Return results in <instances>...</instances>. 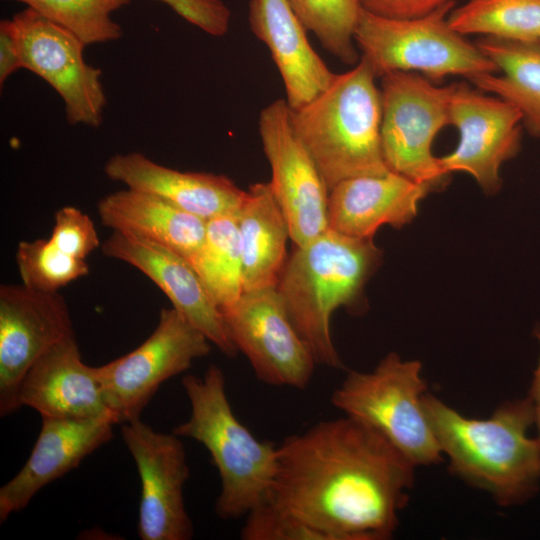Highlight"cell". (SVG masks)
Listing matches in <instances>:
<instances>
[{
	"label": "cell",
	"mask_w": 540,
	"mask_h": 540,
	"mask_svg": "<svg viewBox=\"0 0 540 540\" xmlns=\"http://www.w3.org/2000/svg\"><path fill=\"white\" fill-rule=\"evenodd\" d=\"M535 336L540 346V325L535 328ZM527 396L530 398L532 403L534 424L536 425L538 431L537 439L540 442V355Z\"/></svg>",
	"instance_id": "35"
},
{
	"label": "cell",
	"mask_w": 540,
	"mask_h": 540,
	"mask_svg": "<svg viewBox=\"0 0 540 540\" xmlns=\"http://www.w3.org/2000/svg\"><path fill=\"white\" fill-rule=\"evenodd\" d=\"M448 20L464 36L540 45V0H466Z\"/></svg>",
	"instance_id": "26"
},
{
	"label": "cell",
	"mask_w": 540,
	"mask_h": 540,
	"mask_svg": "<svg viewBox=\"0 0 540 540\" xmlns=\"http://www.w3.org/2000/svg\"><path fill=\"white\" fill-rule=\"evenodd\" d=\"M179 16L212 36H223L229 28L231 13L221 0H158Z\"/></svg>",
	"instance_id": "32"
},
{
	"label": "cell",
	"mask_w": 540,
	"mask_h": 540,
	"mask_svg": "<svg viewBox=\"0 0 540 540\" xmlns=\"http://www.w3.org/2000/svg\"><path fill=\"white\" fill-rule=\"evenodd\" d=\"M12 19L19 36L21 68L41 77L61 96L70 125L100 126L106 105L102 71L86 63V45L29 7Z\"/></svg>",
	"instance_id": "13"
},
{
	"label": "cell",
	"mask_w": 540,
	"mask_h": 540,
	"mask_svg": "<svg viewBox=\"0 0 540 540\" xmlns=\"http://www.w3.org/2000/svg\"><path fill=\"white\" fill-rule=\"evenodd\" d=\"M369 64L335 74L310 102L291 110L292 127L329 191L339 182L390 171L381 146V95Z\"/></svg>",
	"instance_id": "4"
},
{
	"label": "cell",
	"mask_w": 540,
	"mask_h": 540,
	"mask_svg": "<svg viewBox=\"0 0 540 540\" xmlns=\"http://www.w3.org/2000/svg\"><path fill=\"white\" fill-rule=\"evenodd\" d=\"M454 7L455 1H451L414 19L381 17L362 8L354 32L360 57L377 78L402 71L436 83L451 75L470 80L497 73V67L480 47L451 27L448 18Z\"/></svg>",
	"instance_id": "7"
},
{
	"label": "cell",
	"mask_w": 540,
	"mask_h": 540,
	"mask_svg": "<svg viewBox=\"0 0 540 540\" xmlns=\"http://www.w3.org/2000/svg\"><path fill=\"white\" fill-rule=\"evenodd\" d=\"M476 44L500 74H481L469 81L479 90L514 105L522 116L523 127L533 136H540V45L492 37H481Z\"/></svg>",
	"instance_id": "24"
},
{
	"label": "cell",
	"mask_w": 540,
	"mask_h": 540,
	"mask_svg": "<svg viewBox=\"0 0 540 540\" xmlns=\"http://www.w3.org/2000/svg\"><path fill=\"white\" fill-rule=\"evenodd\" d=\"M18 401L20 407H31L41 417L114 416L106 405L94 367L81 360L75 334L34 362L20 383Z\"/></svg>",
	"instance_id": "18"
},
{
	"label": "cell",
	"mask_w": 540,
	"mask_h": 540,
	"mask_svg": "<svg viewBox=\"0 0 540 540\" xmlns=\"http://www.w3.org/2000/svg\"><path fill=\"white\" fill-rule=\"evenodd\" d=\"M292 9L321 45L341 62L360 60L354 32L362 7L359 0H288Z\"/></svg>",
	"instance_id": "27"
},
{
	"label": "cell",
	"mask_w": 540,
	"mask_h": 540,
	"mask_svg": "<svg viewBox=\"0 0 540 540\" xmlns=\"http://www.w3.org/2000/svg\"><path fill=\"white\" fill-rule=\"evenodd\" d=\"M75 334L68 305L59 292L22 283L0 287V415L20 408V383L34 362Z\"/></svg>",
	"instance_id": "15"
},
{
	"label": "cell",
	"mask_w": 540,
	"mask_h": 540,
	"mask_svg": "<svg viewBox=\"0 0 540 540\" xmlns=\"http://www.w3.org/2000/svg\"><path fill=\"white\" fill-rule=\"evenodd\" d=\"M449 124L457 128L459 142L439 157L445 173L470 174L486 194L501 187L500 168L520 150L522 116L508 101L454 83L449 103Z\"/></svg>",
	"instance_id": "14"
},
{
	"label": "cell",
	"mask_w": 540,
	"mask_h": 540,
	"mask_svg": "<svg viewBox=\"0 0 540 540\" xmlns=\"http://www.w3.org/2000/svg\"><path fill=\"white\" fill-rule=\"evenodd\" d=\"M249 23L270 51L291 110L301 108L330 85L335 74L311 46L288 0H251Z\"/></svg>",
	"instance_id": "21"
},
{
	"label": "cell",
	"mask_w": 540,
	"mask_h": 540,
	"mask_svg": "<svg viewBox=\"0 0 540 540\" xmlns=\"http://www.w3.org/2000/svg\"><path fill=\"white\" fill-rule=\"evenodd\" d=\"M102 253L132 265L152 280L189 323L224 355L238 353L221 310L214 304L199 276L180 254L133 234L113 231L101 244Z\"/></svg>",
	"instance_id": "16"
},
{
	"label": "cell",
	"mask_w": 540,
	"mask_h": 540,
	"mask_svg": "<svg viewBox=\"0 0 540 540\" xmlns=\"http://www.w3.org/2000/svg\"><path fill=\"white\" fill-rule=\"evenodd\" d=\"M16 263L22 284L41 292H58L89 273L85 260L64 253L50 239L19 242Z\"/></svg>",
	"instance_id": "29"
},
{
	"label": "cell",
	"mask_w": 540,
	"mask_h": 540,
	"mask_svg": "<svg viewBox=\"0 0 540 540\" xmlns=\"http://www.w3.org/2000/svg\"><path fill=\"white\" fill-rule=\"evenodd\" d=\"M455 0H359L369 13L391 19L423 17Z\"/></svg>",
	"instance_id": "33"
},
{
	"label": "cell",
	"mask_w": 540,
	"mask_h": 540,
	"mask_svg": "<svg viewBox=\"0 0 540 540\" xmlns=\"http://www.w3.org/2000/svg\"><path fill=\"white\" fill-rule=\"evenodd\" d=\"M221 312L235 347L260 381L297 389L309 385L317 363L276 287L244 291Z\"/></svg>",
	"instance_id": "10"
},
{
	"label": "cell",
	"mask_w": 540,
	"mask_h": 540,
	"mask_svg": "<svg viewBox=\"0 0 540 540\" xmlns=\"http://www.w3.org/2000/svg\"><path fill=\"white\" fill-rule=\"evenodd\" d=\"M121 435L140 478V539H191L194 529L183 497L189 466L181 437L158 432L140 418L122 423Z\"/></svg>",
	"instance_id": "12"
},
{
	"label": "cell",
	"mask_w": 540,
	"mask_h": 540,
	"mask_svg": "<svg viewBox=\"0 0 540 540\" xmlns=\"http://www.w3.org/2000/svg\"><path fill=\"white\" fill-rule=\"evenodd\" d=\"M415 468L375 429L344 415L283 440L271 498L330 540H387Z\"/></svg>",
	"instance_id": "1"
},
{
	"label": "cell",
	"mask_w": 540,
	"mask_h": 540,
	"mask_svg": "<svg viewBox=\"0 0 540 540\" xmlns=\"http://www.w3.org/2000/svg\"><path fill=\"white\" fill-rule=\"evenodd\" d=\"M104 172L127 188L162 197L204 220L238 215L246 196L223 174L178 171L138 152L112 156Z\"/></svg>",
	"instance_id": "19"
},
{
	"label": "cell",
	"mask_w": 540,
	"mask_h": 540,
	"mask_svg": "<svg viewBox=\"0 0 540 540\" xmlns=\"http://www.w3.org/2000/svg\"><path fill=\"white\" fill-rule=\"evenodd\" d=\"M259 134L271 168L268 182L295 246L328 230L329 189L312 157L297 137L291 109L278 99L261 110Z\"/></svg>",
	"instance_id": "11"
},
{
	"label": "cell",
	"mask_w": 540,
	"mask_h": 540,
	"mask_svg": "<svg viewBox=\"0 0 540 540\" xmlns=\"http://www.w3.org/2000/svg\"><path fill=\"white\" fill-rule=\"evenodd\" d=\"M209 339L175 308H163L157 326L136 349L94 367L117 424L139 419L160 385L211 351Z\"/></svg>",
	"instance_id": "9"
},
{
	"label": "cell",
	"mask_w": 540,
	"mask_h": 540,
	"mask_svg": "<svg viewBox=\"0 0 540 540\" xmlns=\"http://www.w3.org/2000/svg\"><path fill=\"white\" fill-rule=\"evenodd\" d=\"M243 540H330L329 537L271 497L246 514Z\"/></svg>",
	"instance_id": "30"
},
{
	"label": "cell",
	"mask_w": 540,
	"mask_h": 540,
	"mask_svg": "<svg viewBox=\"0 0 540 540\" xmlns=\"http://www.w3.org/2000/svg\"><path fill=\"white\" fill-rule=\"evenodd\" d=\"M225 376L211 364L203 377L186 375L182 386L191 413L173 433L191 438L209 451L221 488L216 514L237 519L272 495L278 467V446L257 439L235 416L226 394Z\"/></svg>",
	"instance_id": "5"
},
{
	"label": "cell",
	"mask_w": 540,
	"mask_h": 540,
	"mask_svg": "<svg viewBox=\"0 0 540 540\" xmlns=\"http://www.w3.org/2000/svg\"><path fill=\"white\" fill-rule=\"evenodd\" d=\"M423 407L450 472L502 507L533 498L540 487V442L528 436V396L500 404L487 419L469 418L428 391Z\"/></svg>",
	"instance_id": "2"
},
{
	"label": "cell",
	"mask_w": 540,
	"mask_h": 540,
	"mask_svg": "<svg viewBox=\"0 0 540 540\" xmlns=\"http://www.w3.org/2000/svg\"><path fill=\"white\" fill-rule=\"evenodd\" d=\"M25 3L49 21L63 27L85 45L114 41L122 28L113 12L131 0H14Z\"/></svg>",
	"instance_id": "28"
},
{
	"label": "cell",
	"mask_w": 540,
	"mask_h": 540,
	"mask_svg": "<svg viewBox=\"0 0 540 540\" xmlns=\"http://www.w3.org/2000/svg\"><path fill=\"white\" fill-rule=\"evenodd\" d=\"M21 69L20 43L13 19L0 22V85L16 70Z\"/></svg>",
	"instance_id": "34"
},
{
	"label": "cell",
	"mask_w": 540,
	"mask_h": 540,
	"mask_svg": "<svg viewBox=\"0 0 540 540\" xmlns=\"http://www.w3.org/2000/svg\"><path fill=\"white\" fill-rule=\"evenodd\" d=\"M381 257L372 238H354L328 229L296 246L287 258L276 288L317 364L344 367L331 337V316L337 308L358 302Z\"/></svg>",
	"instance_id": "3"
},
{
	"label": "cell",
	"mask_w": 540,
	"mask_h": 540,
	"mask_svg": "<svg viewBox=\"0 0 540 540\" xmlns=\"http://www.w3.org/2000/svg\"><path fill=\"white\" fill-rule=\"evenodd\" d=\"M116 418L42 417L34 447L21 470L0 489V522L24 509L46 485L76 468L112 438Z\"/></svg>",
	"instance_id": "17"
},
{
	"label": "cell",
	"mask_w": 540,
	"mask_h": 540,
	"mask_svg": "<svg viewBox=\"0 0 540 540\" xmlns=\"http://www.w3.org/2000/svg\"><path fill=\"white\" fill-rule=\"evenodd\" d=\"M453 84L439 86L426 77L395 71L381 77V146L392 172L427 186L446 185L449 174L432 152L437 134L449 124Z\"/></svg>",
	"instance_id": "8"
},
{
	"label": "cell",
	"mask_w": 540,
	"mask_h": 540,
	"mask_svg": "<svg viewBox=\"0 0 540 540\" xmlns=\"http://www.w3.org/2000/svg\"><path fill=\"white\" fill-rule=\"evenodd\" d=\"M429 192L427 186L392 171L343 180L329 191L328 228L372 238L382 225L398 228L412 221Z\"/></svg>",
	"instance_id": "20"
},
{
	"label": "cell",
	"mask_w": 540,
	"mask_h": 540,
	"mask_svg": "<svg viewBox=\"0 0 540 540\" xmlns=\"http://www.w3.org/2000/svg\"><path fill=\"white\" fill-rule=\"evenodd\" d=\"M426 392L421 362L390 352L372 371L348 372L330 400L345 416L379 432L417 467L443 461L423 407Z\"/></svg>",
	"instance_id": "6"
},
{
	"label": "cell",
	"mask_w": 540,
	"mask_h": 540,
	"mask_svg": "<svg viewBox=\"0 0 540 540\" xmlns=\"http://www.w3.org/2000/svg\"><path fill=\"white\" fill-rule=\"evenodd\" d=\"M237 216L207 220L204 241L187 260L220 310L233 305L244 292Z\"/></svg>",
	"instance_id": "25"
},
{
	"label": "cell",
	"mask_w": 540,
	"mask_h": 540,
	"mask_svg": "<svg viewBox=\"0 0 540 540\" xmlns=\"http://www.w3.org/2000/svg\"><path fill=\"white\" fill-rule=\"evenodd\" d=\"M97 210L104 226L158 243L186 260L206 235L207 220L162 197L130 188L106 195Z\"/></svg>",
	"instance_id": "22"
},
{
	"label": "cell",
	"mask_w": 540,
	"mask_h": 540,
	"mask_svg": "<svg viewBox=\"0 0 540 540\" xmlns=\"http://www.w3.org/2000/svg\"><path fill=\"white\" fill-rule=\"evenodd\" d=\"M64 253L85 260L101 246L93 221L74 206H65L55 213L49 238Z\"/></svg>",
	"instance_id": "31"
},
{
	"label": "cell",
	"mask_w": 540,
	"mask_h": 540,
	"mask_svg": "<svg viewBox=\"0 0 540 540\" xmlns=\"http://www.w3.org/2000/svg\"><path fill=\"white\" fill-rule=\"evenodd\" d=\"M237 221L244 291L276 287L288 258L290 231L269 183L249 187Z\"/></svg>",
	"instance_id": "23"
}]
</instances>
